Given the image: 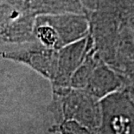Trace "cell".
<instances>
[{"instance_id": "7", "label": "cell", "mask_w": 134, "mask_h": 134, "mask_svg": "<svg viewBox=\"0 0 134 134\" xmlns=\"http://www.w3.org/2000/svg\"><path fill=\"white\" fill-rule=\"evenodd\" d=\"M124 87L123 75L100 59L93 69L83 91L99 101L111 94L123 90Z\"/></svg>"}, {"instance_id": "14", "label": "cell", "mask_w": 134, "mask_h": 134, "mask_svg": "<svg viewBox=\"0 0 134 134\" xmlns=\"http://www.w3.org/2000/svg\"><path fill=\"white\" fill-rule=\"evenodd\" d=\"M10 3H16V2H15V0H0V4H10Z\"/></svg>"}, {"instance_id": "3", "label": "cell", "mask_w": 134, "mask_h": 134, "mask_svg": "<svg viewBox=\"0 0 134 134\" xmlns=\"http://www.w3.org/2000/svg\"><path fill=\"white\" fill-rule=\"evenodd\" d=\"M100 122L93 134H134V102L125 90L99 100Z\"/></svg>"}, {"instance_id": "10", "label": "cell", "mask_w": 134, "mask_h": 134, "mask_svg": "<svg viewBox=\"0 0 134 134\" xmlns=\"http://www.w3.org/2000/svg\"><path fill=\"white\" fill-rule=\"evenodd\" d=\"M56 131L62 134H93L90 129L73 120L63 121L56 126Z\"/></svg>"}, {"instance_id": "12", "label": "cell", "mask_w": 134, "mask_h": 134, "mask_svg": "<svg viewBox=\"0 0 134 134\" xmlns=\"http://www.w3.org/2000/svg\"><path fill=\"white\" fill-rule=\"evenodd\" d=\"M97 1L98 0H79V2L81 3L82 7L84 8V10L86 11L87 14L95 10Z\"/></svg>"}, {"instance_id": "16", "label": "cell", "mask_w": 134, "mask_h": 134, "mask_svg": "<svg viewBox=\"0 0 134 134\" xmlns=\"http://www.w3.org/2000/svg\"><path fill=\"white\" fill-rule=\"evenodd\" d=\"M24 0H15V2L16 3H18V4H23L24 3Z\"/></svg>"}, {"instance_id": "4", "label": "cell", "mask_w": 134, "mask_h": 134, "mask_svg": "<svg viewBox=\"0 0 134 134\" xmlns=\"http://www.w3.org/2000/svg\"><path fill=\"white\" fill-rule=\"evenodd\" d=\"M36 16L26 4H0V44H24L36 41L34 25Z\"/></svg>"}, {"instance_id": "6", "label": "cell", "mask_w": 134, "mask_h": 134, "mask_svg": "<svg viewBox=\"0 0 134 134\" xmlns=\"http://www.w3.org/2000/svg\"><path fill=\"white\" fill-rule=\"evenodd\" d=\"M93 47V41L88 34L86 38L58 50L57 69L52 82L53 88H69L74 73Z\"/></svg>"}, {"instance_id": "5", "label": "cell", "mask_w": 134, "mask_h": 134, "mask_svg": "<svg viewBox=\"0 0 134 134\" xmlns=\"http://www.w3.org/2000/svg\"><path fill=\"white\" fill-rule=\"evenodd\" d=\"M30 44L19 50L2 53V57L28 65L52 83L57 69L58 51L42 46L37 41Z\"/></svg>"}, {"instance_id": "1", "label": "cell", "mask_w": 134, "mask_h": 134, "mask_svg": "<svg viewBox=\"0 0 134 134\" xmlns=\"http://www.w3.org/2000/svg\"><path fill=\"white\" fill-rule=\"evenodd\" d=\"M88 34V14L39 15L34 25L36 41L48 49L57 51L86 38Z\"/></svg>"}, {"instance_id": "2", "label": "cell", "mask_w": 134, "mask_h": 134, "mask_svg": "<svg viewBox=\"0 0 134 134\" xmlns=\"http://www.w3.org/2000/svg\"><path fill=\"white\" fill-rule=\"evenodd\" d=\"M53 102L49 109L56 112L59 125L63 121L73 120L95 130L100 122V105L98 99L83 90L73 88H53Z\"/></svg>"}, {"instance_id": "8", "label": "cell", "mask_w": 134, "mask_h": 134, "mask_svg": "<svg viewBox=\"0 0 134 134\" xmlns=\"http://www.w3.org/2000/svg\"><path fill=\"white\" fill-rule=\"evenodd\" d=\"M27 6L36 16L67 13L87 14L79 0H36Z\"/></svg>"}, {"instance_id": "13", "label": "cell", "mask_w": 134, "mask_h": 134, "mask_svg": "<svg viewBox=\"0 0 134 134\" xmlns=\"http://www.w3.org/2000/svg\"><path fill=\"white\" fill-rule=\"evenodd\" d=\"M127 21H128V23H129V24L131 25V27H132L134 31V13L132 16H130L129 18H128Z\"/></svg>"}, {"instance_id": "9", "label": "cell", "mask_w": 134, "mask_h": 134, "mask_svg": "<svg viewBox=\"0 0 134 134\" xmlns=\"http://www.w3.org/2000/svg\"><path fill=\"white\" fill-rule=\"evenodd\" d=\"M94 11L112 14L126 20L134 13V0H98Z\"/></svg>"}, {"instance_id": "15", "label": "cell", "mask_w": 134, "mask_h": 134, "mask_svg": "<svg viewBox=\"0 0 134 134\" xmlns=\"http://www.w3.org/2000/svg\"><path fill=\"white\" fill-rule=\"evenodd\" d=\"M36 1V0H24V4H26V5H30V4H32L33 3H35Z\"/></svg>"}, {"instance_id": "11", "label": "cell", "mask_w": 134, "mask_h": 134, "mask_svg": "<svg viewBox=\"0 0 134 134\" xmlns=\"http://www.w3.org/2000/svg\"><path fill=\"white\" fill-rule=\"evenodd\" d=\"M125 78L124 89L134 102V61L128 64L120 73Z\"/></svg>"}]
</instances>
